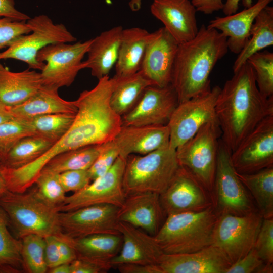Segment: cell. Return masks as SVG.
I'll use <instances>...</instances> for the list:
<instances>
[{"instance_id": "1", "label": "cell", "mask_w": 273, "mask_h": 273, "mask_svg": "<svg viewBox=\"0 0 273 273\" xmlns=\"http://www.w3.org/2000/svg\"><path fill=\"white\" fill-rule=\"evenodd\" d=\"M115 83L114 78L105 76L90 90L82 91L75 100L78 110L75 119L65 134L47 152L28 165L38 174L54 157L78 148L101 144L113 140L122 126L121 117L110 104Z\"/></svg>"}, {"instance_id": "2", "label": "cell", "mask_w": 273, "mask_h": 273, "mask_svg": "<svg viewBox=\"0 0 273 273\" xmlns=\"http://www.w3.org/2000/svg\"><path fill=\"white\" fill-rule=\"evenodd\" d=\"M215 113L221 140L231 153L262 120L273 115V97L260 92L248 61L221 88Z\"/></svg>"}, {"instance_id": "3", "label": "cell", "mask_w": 273, "mask_h": 273, "mask_svg": "<svg viewBox=\"0 0 273 273\" xmlns=\"http://www.w3.org/2000/svg\"><path fill=\"white\" fill-rule=\"evenodd\" d=\"M228 50L226 38L204 24L193 39L178 44L171 84L179 103L211 88L210 74Z\"/></svg>"}, {"instance_id": "4", "label": "cell", "mask_w": 273, "mask_h": 273, "mask_svg": "<svg viewBox=\"0 0 273 273\" xmlns=\"http://www.w3.org/2000/svg\"><path fill=\"white\" fill-rule=\"evenodd\" d=\"M217 217L213 206L201 211L168 215L154 238L163 253L195 252L212 244Z\"/></svg>"}, {"instance_id": "5", "label": "cell", "mask_w": 273, "mask_h": 273, "mask_svg": "<svg viewBox=\"0 0 273 273\" xmlns=\"http://www.w3.org/2000/svg\"><path fill=\"white\" fill-rule=\"evenodd\" d=\"M0 206L7 214L19 238L28 234L63 238L59 222V211L38 195L35 187L28 192L7 190L0 195Z\"/></svg>"}, {"instance_id": "6", "label": "cell", "mask_w": 273, "mask_h": 273, "mask_svg": "<svg viewBox=\"0 0 273 273\" xmlns=\"http://www.w3.org/2000/svg\"><path fill=\"white\" fill-rule=\"evenodd\" d=\"M179 167L176 149L169 145L145 155H128L123 177L126 197L146 192L160 195L168 187Z\"/></svg>"}, {"instance_id": "7", "label": "cell", "mask_w": 273, "mask_h": 273, "mask_svg": "<svg viewBox=\"0 0 273 273\" xmlns=\"http://www.w3.org/2000/svg\"><path fill=\"white\" fill-rule=\"evenodd\" d=\"M221 136V131L218 122H210L176 149L180 166L191 173L211 195Z\"/></svg>"}, {"instance_id": "8", "label": "cell", "mask_w": 273, "mask_h": 273, "mask_svg": "<svg viewBox=\"0 0 273 273\" xmlns=\"http://www.w3.org/2000/svg\"><path fill=\"white\" fill-rule=\"evenodd\" d=\"M27 23L31 32L23 35L0 52V60L13 59L27 64L29 69L41 71L45 63L37 59L38 52L46 46L56 43L74 42L77 39L62 24H55L46 15L30 18Z\"/></svg>"}, {"instance_id": "9", "label": "cell", "mask_w": 273, "mask_h": 273, "mask_svg": "<svg viewBox=\"0 0 273 273\" xmlns=\"http://www.w3.org/2000/svg\"><path fill=\"white\" fill-rule=\"evenodd\" d=\"M263 218L258 211L244 215H217L212 233V244L233 264L253 247Z\"/></svg>"}, {"instance_id": "10", "label": "cell", "mask_w": 273, "mask_h": 273, "mask_svg": "<svg viewBox=\"0 0 273 273\" xmlns=\"http://www.w3.org/2000/svg\"><path fill=\"white\" fill-rule=\"evenodd\" d=\"M231 151L219 140L217 165L212 197L217 215H244L254 211L246 188L239 179L232 162Z\"/></svg>"}, {"instance_id": "11", "label": "cell", "mask_w": 273, "mask_h": 273, "mask_svg": "<svg viewBox=\"0 0 273 273\" xmlns=\"http://www.w3.org/2000/svg\"><path fill=\"white\" fill-rule=\"evenodd\" d=\"M92 40L73 44L52 43L41 49L37 59L45 63L40 73L42 85L57 89L70 86L79 71L85 68L82 60Z\"/></svg>"}, {"instance_id": "12", "label": "cell", "mask_w": 273, "mask_h": 273, "mask_svg": "<svg viewBox=\"0 0 273 273\" xmlns=\"http://www.w3.org/2000/svg\"><path fill=\"white\" fill-rule=\"evenodd\" d=\"M221 87L216 85L178 103L167 124L171 148L176 149L194 136L206 123L217 121L215 105Z\"/></svg>"}, {"instance_id": "13", "label": "cell", "mask_w": 273, "mask_h": 273, "mask_svg": "<svg viewBox=\"0 0 273 273\" xmlns=\"http://www.w3.org/2000/svg\"><path fill=\"white\" fill-rule=\"evenodd\" d=\"M126 159L119 156L104 174L92 181L82 190L66 197L59 212H66L97 204L121 207L126 198L123 177Z\"/></svg>"}, {"instance_id": "14", "label": "cell", "mask_w": 273, "mask_h": 273, "mask_svg": "<svg viewBox=\"0 0 273 273\" xmlns=\"http://www.w3.org/2000/svg\"><path fill=\"white\" fill-rule=\"evenodd\" d=\"M119 208L103 204L60 212L59 222L61 231L72 239L97 234H120L117 229Z\"/></svg>"}, {"instance_id": "15", "label": "cell", "mask_w": 273, "mask_h": 273, "mask_svg": "<svg viewBox=\"0 0 273 273\" xmlns=\"http://www.w3.org/2000/svg\"><path fill=\"white\" fill-rule=\"evenodd\" d=\"M159 197L166 216L201 211L213 206L211 194L181 166L166 189L159 195Z\"/></svg>"}, {"instance_id": "16", "label": "cell", "mask_w": 273, "mask_h": 273, "mask_svg": "<svg viewBox=\"0 0 273 273\" xmlns=\"http://www.w3.org/2000/svg\"><path fill=\"white\" fill-rule=\"evenodd\" d=\"M237 173H251L273 166V115L262 120L231 153Z\"/></svg>"}, {"instance_id": "17", "label": "cell", "mask_w": 273, "mask_h": 273, "mask_svg": "<svg viewBox=\"0 0 273 273\" xmlns=\"http://www.w3.org/2000/svg\"><path fill=\"white\" fill-rule=\"evenodd\" d=\"M178 103L171 84L165 87L149 85L133 108L121 116L122 125H167Z\"/></svg>"}, {"instance_id": "18", "label": "cell", "mask_w": 273, "mask_h": 273, "mask_svg": "<svg viewBox=\"0 0 273 273\" xmlns=\"http://www.w3.org/2000/svg\"><path fill=\"white\" fill-rule=\"evenodd\" d=\"M178 44L164 27L150 33L140 70L153 85L171 84Z\"/></svg>"}, {"instance_id": "19", "label": "cell", "mask_w": 273, "mask_h": 273, "mask_svg": "<svg viewBox=\"0 0 273 273\" xmlns=\"http://www.w3.org/2000/svg\"><path fill=\"white\" fill-rule=\"evenodd\" d=\"M232 264L213 244L191 253H163L158 263L161 273H226Z\"/></svg>"}, {"instance_id": "20", "label": "cell", "mask_w": 273, "mask_h": 273, "mask_svg": "<svg viewBox=\"0 0 273 273\" xmlns=\"http://www.w3.org/2000/svg\"><path fill=\"white\" fill-rule=\"evenodd\" d=\"M150 10L178 44L193 39L198 31L197 11L189 0H153Z\"/></svg>"}, {"instance_id": "21", "label": "cell", "mask_w": 273, "mask_h": 273, "mask_svg": "<svg viewBox=\"0 0 273 273\" xmlns=\"http://www.w3.org/2000/svg\"><path fill=\"white\" fill-rule=\"evenodd\" d=\"M165 215L159 194L146 192L126 196L119 208L117 219L154 236L163 224Z\"/></svg>"}, {"instance_id": "22", "label": "cell", "mask_w": 273, "mask_h": 273, "mask_svg": "<svg viewBox=\"0 0 273 273\" xmlns=\"http://www.w3.org/2000/svg\"><path fill=\"white\" fill-rule=\"evenodd\" d=\"M117 229L122 245L111 260L113 267L122 263L158 264L163 253L154 236L124 222L118 221Z\"/></svg>"}, {"instance_id": "23", "label": "cell", "mask_w": 273, "mask_h": 273, "mask_svg": "<svg viewBox=\"0 0 273 273\" xmlns=\"http://www.w3.org/2000/svg\"><path fill=\"white\" fill-rule=\"evenodd\" d=\"M170 134L167 125L124 126L114 139L120 156L145 155L169 145Z\"/></svg>"}, {"instance_id": "24", "label": "cell", "mask_w": 273, "mask_h": 273, "mask_svg": "<svg viewBox=\"0 0 273 273\" xmlns=\"http://www.w3.org/2000/svg\"><path fill=\"white\" fill-rule=\"evenodd\" d=\"M272 1L258 0L255 4L238 13L215 17L207 26L219 31L226 38L229 50L238 54L249 38L255 18Z\"/></svg>"}, {"instance_id": "25", "label": "cell", "mask_w": 273, "mask_h": 273, "mask_svg": "<svg viewBox=\"0 0 273 273\" xmlns=\"http://www.w3.org/2000/svg\"><path fill=\"white\" fill-rule=\"evenodd\" d=\"M123 28L115 26L101 33L92 42L83 62L85 68L90 70L92 76L99 79L108 76L117 61Z\"/></svg>"}, {"instance_id": "26", "label": "cell", "mask_w": 273, "mask_h": 273, "mask_svg": "<svg viewBox=\"0 0 273 273\" xmlns=\"http://www.w3.org/2000/svg\"><path fill=\"white\" fill-rule=\"evenodd\" d=\"M42 86L40 73L29 69L11 71L0 63V102L12 107L34 95Z\"/></svg>"}, {"instance_id": "27", "label": "cell", "mask_w": 273, "mask_h": 273, "mask_svg": "<svg viewBox=\"0 0 273 273\" xmlns=\"http://www.w3.org/2000/svg\"><path fill=\"white\" fill-rule=\"evenodd\" d=\"M58 89L42 86L32 97L22 103L11 107L14 118L29 121L33 118L54 113L76 114L75 101L65 100L60 97Z\"/></svg>"}, {"instance_id": "28", "label": "cell", "mask_w": 273, "mask_h": 273, "mask_svg": "<svg viewBox=\"0 0 273 273\" xmlns=\"http://www.w3.org/2000/svg\"><path fill=\"white\" fill-rule=\"evenodd\" d=\"M68 242L74 248L77 258L99 264L111 263L122 245L120 234H97L72 239Z\"/></svg>"}, {"instance_id": "29", "label": "cell", "mask_w": 273, "mask_h": 273, "mask_svg": "<svg viewBox=\"0 0 273 273\" xmlns=\"http://www.w3.org/2000/svg\"><path fill=\"white\" fill-rule=\"evenodd\" d=\"M150 35V33L140 27L123 29L115 76H128L140 70Z\"/></svg>"}, {"instance_id": "30", "label": "cell", "mask_w": 273, "mask_h": 273, "mask_svg": "<svg viewBox=\"0 0 273 273\" xmlns=\"http://www.w3.org/2000/svg\"><path fill=\"white\" fill-rule=\"evenodd\" d=\"M273 45V7L268 5L257 15L252 25L250 36L233 66L237 71L252 55Z\"/></svg>"}, {"instance_id": "31", "label": "cell", "mask_w": 273, "mask_h": 273, "mask_svg": "<svg viewBox=\"0 0 273 273\" xmlns=\"http://www.w3.org/2000/svg\"><path fill=\"white\" fill-rule=\"evenodd\" d=\"M113 77L115 83L110 104L121 117L133 108L147 86L153 85L140 70L128 76Z\"/></svg>"}, {"instance_id": "32", "label": "cell", "mask_w": 273, "mask_h": 273, "mask_svg": "<svg viewBox=\"0 0 273 273\" xmlns=\"http://www.w3.org/2000/svg\"><path fill=\"white\" fill-rule=\"evenodd\" d=\"M237 175L256 201L263 218L273 217V166Z\"/></svg>"}, {"instance_id": "33", "label": "cell", "mask_w": 273, "mask_h": 273, "mask_svg": "<svg viewBox=\"0 0 273 273\" xmlns=\"http://www.w3.org/2000/svg\"><path fill=\"white\" fill-rule=\"evenodd\" d=\"M101 144L86 146L59 154L44 165L41 172L60 174L68 170H88L99 155Z\"/></svg>"}, {"instance_id": "34", "label": "cell", "mask_w": 273, "mask_h": 273, "mask_svg": "<svg viewBox=\"0 0 273 273\" xmlns=\"http://www.w3.org/2000/svg\"><path fill=\"white\" fill-rule=\"evenodd\" d=\"M53 145L49 141L36 135L25 137L11 149L0 162V166L10 169L23 167L41 156Z\"/></svg>"}, {"instance_id": "35", "label": "cell", "mask_w": 273, "mask_h": 273, "mask_svg": "<svg viewBox=\"0 0 273 273\" xmlns=\"http://www.w3.org/2000/svg\"><path fill=\"white\" fill-rule=\"evenodd\" d=\"M76 114L54 113L35 117L29 120L34 135L56 144L68 131Z\"/></svg>"}, {"instance_id": "36", "label": "cell", "mask_w": 273, "mask_h": 273, "mask_svg": "<svg viewBox=\"0 0 273 273\" xmlns=\"http://www.w3.org/2000/svg\"><path fill=\"white\" fill-rule=\"evenodd\" d=\"M20 239L22 242L21 256L23 271L28 273L48 272L44 238L36 234H28Z\"/></svg>"}, {"instance_id": "37", "label": "cell", "mask_w": 273, "mask_h": 273, "mask_svg": "<svg viewBox=\"0 0 273 273\" xmlns=\"http://www.w3.org/2000/svg\"><path fill=\"white\" fill-rule=\"evenodd\" d=\"M9 218L0 206V265H9L22 271L21 239L10 233Z\"/></svg>"}, {"instance_id": "38", "label": "cell", "mask_w": 273, "mask_h": 273, "mask_svg": "<svg viewBox=\"0 0 273 273\" xmlns=\"http://www.w3.org/2000/svg\"><path fill=\"white\" fill-rule=\"evenodd\" d=\"M247 61L254 70L260 92L266 98L273 97V53L259 51L249 57Z\"/></svg>"}, {"instance_id": "39", "label": "cell", "mask_w": 273, "mask_h": 273, "mask_svg": "<svg viewBox=\"0 0 273 273\" xmlns=\"http://www.w3.org/2000/svg\"><path fill=\"white\" fill-rule=\"evenodd\" d=\"M34 135L29 121L14 118L0 123V162L22 139Z\"/></svg>"}, {"instance_id": "40", "label": "cell", "mask_w": 273, "mask_h": 273, "mask_svg": "<svg viewBox=\"0 0 273 273\" xmlns=\"http://www.w3.org/2000/svg\"><path fill=\"white\" fill-rule=\"evenodd\" d=\"M58 174L41 172L34 184H36L35 189L39 197L47 203L59 210L66 196Z\"/></svg>"}, {"instance_id": "41", "label": "cell", "mask_w": 273, "mask_h": 273, "mask_svg": "<svg viewBox=\"0 0 273 273\" xmlns=\"http://www.w3.org/2000/svg\"><path fill=\"white\" fill-rule=\"evenodd\" d=\"M119 156L120 151L114 139L101 144L98 157L88 169L91 180L106 173Z\"/></svg>"}, {"instance_id": "42", "label": "cell", "mask_w": 273, "mask_h": 273, "mask_svg": "<svg viewBox=\"0 0 273 273\" xmlns=\"http://www.w3.org/2000/svg\"><path fill=\"white\" fill-rule=\"evenodd\" d=\"M272 264L264 262L254 247L244 256L233 263L226 273H272Z\"/></svg>"}, {"instance_id": "43", "label": "cell", "mask_w": 273, "mask_h": 273, "mask_svg": "<svg viewBox=\"0 0 273 273\" xmlns=\"http://www.w3.org/2000/svg\"><path fill=\"white\" fill-rule=\"evenodd\" d=\"M254 248L264 262L273 264V217L263 218Z\"/></svg>"}, {"instance_id": "44", "label": "cell", "mask_w": 273, "mask_h": 273, "mask_svg": "<svg viewBox=\"0 0 273 273\" xmlns=\"http://www.w3.org/2000/svg\"><path fill=\"white\" fill-rule=\"evenodd\" d=\"M26 21L0 17V50L7 48L21 36L31 32Z\"/></svg>"}, {"instance_id": "45", "label": "cell", "mask_w": 273, "mask_h": 273, "mask_svg": "<svg viewBox=\"0 0 273 273\" xmlns=\"http://www.w3.org/2000/svg\"><path fill=\"white\" fill-rule=\"evenodd\" d=\"M60 183L66 193L78 192L91 181L88 170H73L58 174Z\"/></svg>"}, {"instance_id": "46", "label": "cell", "mask_w": 273, "mask_h": 273, "mask_svg": "<svg viewBox=\"0 0 273 273\" xmlns=\"http://www.w3.org/2000/svg\"><path fill=\"white\" fill-rule=\"evenodd\" d=\"M71 273H105L113 268L111 263L99 264L76 258L70 263Z\"/></svg>"}, {"instance_id": "47", "label": "cell", "mask_w": 273, "mask_h": 273, "mask_svg": "<svg viewBox=\"0 0 273 273\" xmlns=\"http://www.w3.org/2000/svg\"><path fill=\"white\" fill-rule=\"evenodd\" d=\"M45 257L48 270L60 264L62 261L58 246V237L49 236L44 237Z\"/></svg>"}, {"instance_id": "48", "label": "cell", "mask_w": 273, "mask_h": 273, "mask_svg": "<svg viewBox=\"0 0 273 273\" xmlns=\"http://www.w3.org/2000/svg\"><path fill=\"white\" fill-rule=\"evenodd\" d=\"M0 17L25 21L30 18L15 8L14 0H0Z\"/></svg>"}, {"instance_id": "49", "label": "cell", "mask_w": 273, "mask_h": 273, "mask_svg": "<svg viewBox=\"0 0 273 273\" xmlns=\"http://www.w3.org/2000/svg\"><path fill=\"white\" fill-rule=\"evenodd\" d=\"M115 267L121 273H161L158 264L122 263Z\"/></svg>"}, {"instance_id": "50", "label": "cell", "mask_w": 273, "mask_h": 273, "mask_svg": "<svg viewBox=\"0 0 273 273\" xmlns=\"http://www.w3.org/2000/svg\"><path fill=\"white\" fill-rule=\"evenodd\" d=\"M196 11L206 15L222 10L224 4L222 0H192Z\"/></svg>"}, {"instance_id": "51", "label": "cell", "mask_w": 273, "mask_h": 273, "mask_svg": "<svg viewBox=\"0 0 273 273\" xmlns=\"http://www.w3.org/2000/svg\"><path fill=\"white\" fill-rule=\"evenodd\" d=\"M58 246L60 254L64 263H70L76 259V252L73 246L64 238L58 237Z\"/></svg>"}, {"instance_id": "52", "label": "cell", "mask_w": 273, "mask_h": 273, "mask_svg": "<svg viewBox=\"0 0 273 273\" xmlns=\"http://www.w3.org/2000/svg\"><path fill=\"white\" fill-rule=\"evenodd\" d=\"M241 0H226L224 4L222 11L225 15L234 14L239 8V4ZM243 4L246 8L252 5L253 0H243Z\"/></svg>"}, {"instance_id": "53", "label": "cell", "mask_w": 273, "mask_h": 273, "mask_svg": "<svg viewBox=\"0 0 273 273\" xmlns=\"http://www.w3.org/2000/svg\"><path fill=\"white\" fill-rule=\"evenodd\" d=\"M14 119L11 111V107L0 102V123Z\"/></svg>"}, {"instance_id": "54", "label": "cell", "mask_w": 273, "mask_h": 273, "mask_svg": "<svg viewBox=\"0 0 273 273\" xmlns=\"http://www.w3.org/2000/svg\"><path fill=\"white\" fill-rule=\"evenodd\" d=\"M50 273H71L70 263H62L48 270Z\"/></svg>"}, {"instance_id": "55", "label": "cell", "mask_w": 273, "mask_h": 273, "mask_svg": "<svg viewBox=\"0 0 273 273\" xmlns=\"http://www.w3.org/2000/svg\"><path fill=\"white\" fill-rule=\"evenodd\" d=\"M142 5V0H130L129 2V6L132 11H138Z\"/></svg>"}, {"instance_id": "56", "label": "cell", "mask_w": 273, "mask_h": 273, "mask_svg": "<svg viewBox=\"0 0 273 273\" xmlns=\"http://www.w3.org/2000/svg\"><path fill=\"white\" fill-rule=\"evenodd\" d=\"M8 190L5 180L0 170V195Z\"/></svg>"}]
</instances>
